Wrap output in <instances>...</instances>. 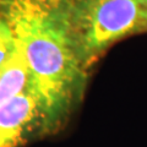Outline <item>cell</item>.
Returning <instances> with one entry per match:
<instances>
[{
	"label": "cell",
	"instance_id": "obj_4",
	"mask_svg": "<svg viewBox=\"0 0 147 147\" xmlns=\"http://www.w3.org/2000/svg\"><path fill=\"white\" fill-rule=\"evenodd\" d=\"M31 86V72L20 45L0 72V107Z\"/></svg>",
	"mask_w": 147,
	"mask_h": 147
},
{
	"label": "cell",
	"instance_id": "obj_1",
	"mask_svg": "<svg viewBox=\"0 0 147 147\" xmlns=\"http://www.w3.org/2000/svg\"><path fill=\"white\" fill-rule=\"evenodd\" d=\"M31 72L30 88L38 98L42 134L67 120L85 88V60L60 0H0Z\"/></svg>",
	"mask_w": 147,
	"mask_h": 147
},
{
	"label": "cell",
	"instance_id": "obj_2",
	"mask_svg": "<svg viewBox=\"0 0 147 147\" xmlns=\"http://www.w3.org/2000/svg\"><path fill=\"white\" fill-rule=\"evenodd\" d=\"M87 64L126 37L147 32V0H60Z\"/></svg>",
	"mask_w": 147,
	"mask_h": 147
},
{
	"label": "cell",
	"instance_id": "obj_3",
	"mask_svg": "<svg viewBox=\"0 0 147 147\" xmlns=\"http://www.w3.org/2000/svg\"><path fill=\"white\" fill-rule=\"evenodd\" d=\"M36 130L42 132V114L31 88L0 107V147H20Z\"/></svg>",
	"mask_w": 147,
	"mask_h": 147
},
{
	"label": "cell",
	"instance_id": "obj_5",
	"mask_svg": "<svg viewBox=\"0 0 147 147\" xmlns=\"http://www.w3.org/2000/svg\"><path fill=\"white\" fill-rule=\"evenodd\" d=\"M17 42L9 22L0 15V72L15 53Z\"/></svg>",
	"mask_w": 147,
	"mask_h": 147
}]
</instances>
